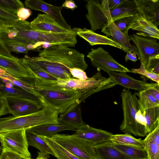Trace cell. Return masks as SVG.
<instances>
[{"label": "cell", "mask_w": 159, "mask_h": 159, "mask_svg": "<svg viewBox=\"0 0 159 159\" xmlns=\"http://www.w3.org/2000/svg\"><path fill=\"white\" fill-rule=\"evenodd\" d=\"M9 113L6 98H0V116Z\"/></svg>", "instance_id": "bcb514c9"}, {"label": "cell", "mask_w": 159, "mask_h": 159, "mask_svg": "<svg viewBox=\"0 0 159 159\" xmlns=\"http://www.w3.org/2000/svg\"><path fill=\"white\" fill-rule=\"evenodd\" d=\"M32 11L29 9L24 7H21L18 11L16 16L20 20H25L31 15Z\"/></svg>", "instance_id": "f6af8a7d"}, {"label": "cell", "mask_w": 159, "mask_h": 159, "mask_svg": "<svg viewBox=\"0 0 159 159\" xmlns=\"http://www.w3.org/2000/svg\"><path fill=\"white\" fill-rule=\"evenodd\" d=\"M0 77L10 82L14 86L35 96L41 101L40 96L34 88V85L11 76L3 70L0 71Z\"/></svg>", "instance_id": "4dcf8cb0"}, {"label": "cell", "mask_w": 159, "mask_h": 159, "mask_svg": "<svg viewBox=\"0 0 159 159\" xmlns=\"http://www.w3.org/2000/svg\"><path fill=\"white\" fill-rule=\"evenodd\" d=\"M148 159H159V126L143 140Z\"/></svg>", "instance_id": "cb8c5ba5"}, {"label": "cell", "mask_w": 159, "mask_h": 159, "mask_svg": "<svg viewBox=\"0 0 159 159\" xmlns=\"http://www.w3.org/2000/svg\"><path fill=\"white\" fill-rule=\"evenodd\" d=\"M38 56L66 67L79 68L84 71L88 66L83 54L64 45H55L44 48L40 51Z\"/></svg>", "instance_id": "8992f818"}, {"label": "cell", "mask_w": 159, "mask_h": 159, "mask_svg": "<svg viewBox=\"0 0 159 159\" xmlns=\"http://www.w3.org/2000/svg\"><path fill=\"white\" fill-rule=\"evenodd\" d=\"M67 68L69 70L71 75L74 78L81 80H88L89 78L87 77L86 72L83 70L77 68Z\"/></svg>", "instance_id": "7bdbcfd3"}, {"label": "cell", "mask_w": 159, "mask_h": 159, "mask_svg": "<svg viewBox=\"0 0 159 159\" xmlns=\"http://www.w3.org/2000/svg\"><path fill=\"white\" fill-rule=\"evenodd\" d=\"M26 135L28 146L35 147L44 155L51 154L54 156L52 151L41 136L37 134L30 129H26Z\"/></svg>", "instance_id": "484cf974"}, {"label": "cell", "mask_w": 159, "mask_h": 159, "mask_svg": "<svg viewBox=\"0 0 159 159\" xmlns=\"http://www.w3.org/2000/svg\"><path fill=\"white\" fill-rule=\"evenodd\" d=\"M108 74L116 85H119L127 89H132L140 92L155 86L157 83H149L145 80H137L124 72L112 71Z\"/></svg>", "instance_id": "9a60e30c"}, {"label": "cell", "mask_w": 159, "mask_h": 159, "mask_svg": "<svg viewBox=\"0 0 159 159\" xmlns=\"http://www.w3.org/2000/svg\"><path fill=\"white\" fill-rule=\"evenodd\" d=\"M134 16L125 17L114 21L118 29L123 33H128L130 26L134 18Z\"/></svg>", "instance_id": "74e56055"}, {"label": "cell", "mask_w": 159, "mask_h": 159, "mask_svg": "<svg viewBox=\"0 0 159 159\" xmlns=\"http://www.w3.org/2000/svg\"><path fill=\"white\" fill-rule=\"evenodd\" d=\"M10 52H13L17 53L28 54L29 50L26 47L16 43L4 42Z\"/></svg>", "instance_id": "b9f144b4"}, {"label": "cell", "mask_w": 159, "mask_h": 159, "mask_svg": "<svg viewBox=\"0 0 159 159\" xmlns=\"http://www.w3.org/2000/svg\"><path fill=\"white\" fill-rule=\"evenodd\" d=\"M131 70L133 73L141 75L142 76H144L150 79L159 84V75L155 74L147 70L143 63H141L140 67L139 68H132Z\"/></svg>", "instance_id": "ab89813d"}, {"label": "cell", "mask_w": 159, "mask_h": 159, "mask_svg": "<svg viewBox=\"0 0 159 159\" xmlns=\"http://www.w3.org/2000/svg\"><path fill=\"white\" fill-rule=\"evenodd\" d=\"M62 7L70 9L72 11L74 10L77 7L74 1L72 0H66L62 4Z\"/></svg>", "instance_id": "f907efd6"}, {"label": "cell", "mask_w": 159, "mask_h": 159, "mask_svg": "<svg viewBox=\"0 0 159 159\" xmlns=\"http://www.w3.org/2000/svg\"><path fill=\"white\" fill-rule=\"evenodd\" d=\"M32 159L31 158H25L22 157H21V158H20L19 159Z\"/></svg>", "instance_id": "9f6ffc18"}, {"label": "cell", "mask_w": 159, "mask_h": 159, "mask_svg": "<svg viewBox=\"0 0 159 159\" xmlns=\"http://www.w3.org/2000/svg\"><path fill=\"white\" fill-rule=\"evenodd\" d=\"M146 120L147 134L159 126V106L145 109L143 112Z\"/></svg>", "instance_id": "83f0119b"}, {"label": "cell", "mask_w": 159, "mask_h": 159, "mask_svg": "<svg viewBox=\"0 0 159 159\" xmlns=\"http://www.w3.org/2000/svg\"><path fill=\"white\" fill-rule=\"evenodd\" d=\"M22 157L21 156L13 152L3 150L0 159H18Z\"/></svg>", "instance_id": "7dc6e473"}, {"label": "cell", "mask_w": 159, "mask_h": 159, "mask_svg": "<svg viewBox=\"0 0 159 159\" xmlns=\"http://www.w3.org/2000/svg\"><path fill=\"white\" fill-rule=\"evenodd\" d=\"M20 20L16 15L12 14L0 7V29L14 26Z\"/></svg>", "instance_id": "d590c367"}, {"label": "cell", "mask_w": 159, "mask_h": 159, "mask_svg": "<svg viewBox=\"0 0 159 159\" xmlns=\"http://www.w3.org/2000/svg\"><path fill=\"white\" fill-rule=\"evenodd\" d=\"M51 63L54 67L55 77L57 79L67 80L73 78L66 67L60 64Z\"/></svg>", "instance_id": "f35d334b"}, {"label": "cell", "mask_w": 159, "mask_h": 159, "mask_svg": "<svg viewBox=\"0 0 159 159\" xmlns=\"http://www.w3.org/2000/svg\"><path fill=\"white\" fill-rule=\"evenodd\" d=\"M97 159H129L116 149L110 140L94 146Z\"/></svg>", "instance_id": "603a6c76"}, {"label": "cell", "mask_w": 159, "mask_h": 159, "mask_svg": "<svg viewBox=\"0 0 159 159\" xmlns=\"http://www.w3.org/2000/svg\"><path fill=\"white\" fill-rule=\"evenodd\" d=\"M87 57L89 59L94 67L107 73L112 71L133 73L131 70L115 60L110 54L102 47L92 48Z\"/></svg>", "instance_id": "8fae6325"}, {"label": "cell", "mask_w": 159, "mask_h": 159, "mask_svg": "<svg viewBox=\"0 0 159 159\" xmlns=\"http://www.w3.org/2000/svg\"><path fill=\"white\" fill-rule=\"evenodd\" d=\"M125 0H102L101 2L109 11L116 8L125 2Z\"/></svg>", "instance_id": "ee69618b"}, {"label": "cell", "mask_w": 159, "mask_h": 159, "mask_svg": "<svg viewBox=\"0 0 159 159\" xmlns=\"http://www.w3.org/2000/svg\"><path fill=\"white\" fill-rule=\"evenodd\" d=\"M0 79H2L0 77Z\"/></svg>", "instance_id": "6f0895ef"}, {"label": "cell", "mask_w": 159, "mask_h": 159, "mask_svg": "<svg viewBox=\"0 0 159 159\" xmlns=\"http://www.w3.org/2000/svg\"><path fill=\"white\" fill-rule=\"evenodd\" d=\"M37 134L51 138L59 132L70 130L76 131L74 128L66 125L60 124L41 125L30 129Z\"/></svg>", "instance_id": "d4e9b609"}, {"label": "cell", "mask_w": 159, "mask_h": 159, "mask_svg": "<svg viewBox=\"0 0 159 159\" xmlns=\"http://www.w3.org/2000/svg\"><path fill=\"white\" fill-rule=\"evenodd\" d=\"M101 31L107 36L111 37L113 40L122 46V50L127 52L129 50L134 53L139 59V56L136 47L130 43V39L128 33H123L121 32L115 25L114 21L111 22L108 25L101 30Z\"/></svg>", "instance_id": "e0dca14e"}, {"label": "cell", "mask_w": 159, "mask_h": 159, "mask_svg": "<svg viewBox=\"0 0 159 159\" xmlns=\"http://www.w3.org/2000/svg\"><path fill=\"white\" fill-rule=\"evenodd\" d=\"M51 138L60 146L80 159H97L91 143L77 138L74 134H57Z\"/></svg>", "instance_id": "9c48e42d"}, {"label": "cell", "mask_w": 159, "mask_h": 159, "mask_svg": "<svg viewBox=\"0 0 159 159\" xmlns=\"http://www.w3.org/2000/svg\"><path fill=\"white\" fill-rule=\"evenodd\" d=\"M145 91L159 101V84H157Z\"/></svg>", "instance_id": "c3c4849f"}, {"label": "cell", "mask_w": 159, "mask_h": 159, "mask_svg": "<svg viewBox=\"0 0 159 159\" xmlns=\"http://www.w3.org/2000/svg\"><path fill=\"white\" fill-rule=\"evenodd\" d=\"M31 26L38 30L54 33H66L71 30L63 28L53 19L46 14H38L30 23Z\"/></svg>", "instance_id": "d6986e66"}, {"label": "cell", "mask_w": 159, "mask_h": 159, "mask_svg": "<svg viewBox=\"0 0 159 159\" xmlns=\"http://www.w3.org/2000/svg\"><path fill=\"white\" fill-rule=\"evenodd\" d=\"M130 28L138 31L136 34L138 35L159 39V30L158 28L138 13L135 15Z\"/></svg>", "instance_id": "44dd1931"}, {"label": "cell", "mask_w": 159, "mask_h": 159, "mask_svg": "<svg viewBox=\"0 0 159 159\" xmlns=\"http://www.w3.org/2000/svg\"><path fill=\"white\" fill-rule=\"evenodd\" d=\"M34 88L45 105L57 110L59 114L65 112L75 104H80V96L75 90L54 87Z\"/></svg>", "instance_id": "5b68a950"}, {"label": "cell", "mask_w": 159, "mask_h": 159, "mask_svg": "<svg viewBox=\"0 0 159 159\" xmlns=\"http://www.w3.org/2000/svg\"><path fill=\"white\" fill-rule=\"evenodd\" d=\"M135 119L136 121L138 123L144 126L146 129V120L143 113L140 110H138L136 112Z\"/></svg>", "instance_id": "681fc988"}, {"label": "cell", "mask_w": 159, "mask_h": 159, "mask_svg": "<svg viewBox=\"0 0 159 159\" xmlns=\"http://www.w3.org/2000/svg\"><path fill=\"white\" fill-rule=\"evenodd\" d=\"M59 114L56 109L45 105L40 111L29 115L0 118V133L44 125L58 124Z\"/></svg>", "instance_id": "277c9868"}, {"label": "cell", "mask_w": 159, "mask_h": 159, "mask_svg": "<svg viewBox=\"0 0 159 159\" xmlns=\"http://www.w3.org/2000/svg\"><path fill=\"white\" fill-rule=\"evenodd\" d=\"M48 155H44L40 152H38V155L35 159H48Z\"/></svg>", "instance_id": "f5cc1de1"}, {"label": "cell", "mask_w": 159, "mask_h": 159, "mask_svg": "<svg viewBox=\"0 0 159 159\" xmlns=\"http://www.w3.org/2000/svg\"><path fill=\"white\" fill-rule=\"evenodd\" d=\"M0 68L11 76L34 85L35 77L11 53L5 43L0 42Z\"/></svg>", "instance_id": "ba28073f"}, {"label": "cell", "mask_w": 159, "mask_h": 159, "mask_svg": "<svg viewBox=\"0 0 159 159\" xmlns=\"http://www.w3.org/2000/svg\"><path fill=\"white\" fill-rule=\"evenodd\" d=\"M17 31L12 39L4 42L13 43L26 47L29 50H38L42 45L44 48L51 46L62 44L74 47L77 42L75 28L66 33H54L40 31L33 28L30 22L19 20L14 25Z\"/></svg>", "instance_id": "6da1fadb"}, {"label": "cell", "mask_w": 159, "mask_h": 159, "mask_svg": "<svg viewBox=\"0 0 159 159\" xmlns=\"http://www.w3.org/2000/svg\"><path fill=\"white\" fill-rule=\"evenodd\" d=\"M25 4L26 7L44 12L65 29L69 30L72 29L61 14V11L62 8L61 6H56L42 0H27L25 1Z\"/></svg>", "instance_id": "5bb4252c"}, {"label": "cell", "mask_w": 159, "mask_h": 159, "mask_svg": "<svg viewBox=\"0 0 159 159\" xmlns=\"http://www.w3.org/2000/svg\"><path fill=\"white\" fill-rule=\"evenodd\" d=\"M77 35L88 42L91 46L105 45L111 46L119 49L123 48L119 44L110 38L98 34L86 28L75 27Z\"/></svg>", "instance_id": "ffe728a7"}, {"label": "cell", "mask_w": 159, "mask_h": 159, "mask_svg": "<svg viewBox=\"0 0 159 159\" xmlns=\"http://www.w3.org/2000/svg\"><path fill=\"white\" fill-rule=\"evenodd\" d=\"M120 96L123 118L120 127V130L135 136H146L148 134L145 127L138 123L135 119L136 112L139 108L138 98L135 93L132 94L129 89H124Z\"/></svg>", "instance_id": "52a82bcc"}, {"label": "cell", "mask_w": 159, "mask_h": 159, "mask_svg": "<svg viewBox=\"0 0 159 159\" xmlns=\"http://www.w3.org/2000/svg\"><path fill=\"white\" fill-rule=\"evenodd\" d=\"M23 58L25 60L30 62L43 71L56 78L55 68L50 62L39 56L30 57L26 55Z\"/></svg>", "instance_id": "836d02e7"}, {"label": "cell", "mask_w": 159, "mask_h": 159, "mask_svg": "<svg viewBox=\"0 0 159 159\" xmlns=\"http://www.w3.org/2000/svg\"><path fill=\"white\" fill-rule=\"evenodd\" d=\"M41 136L52 151L54 156L57 159H80L60 146L51 138Z\"/></svg>", "instance_id": "f1b7e54d"}, {"label": "cell", "mask_w": 159, "mask_h": 159, "mask_svg": "<svg viewBox=\"0 0 159 159\" xmlns=\"http://www.w3.org/2000/svg\"><path fill=\"white\" fill-rule=\"evenodd\" d=\"M9 113L18 117L31 114L42 109L45 105L38 99L7 96Z\"/></svg>", "instance_id": "7c38bea8"}, {"label": "cell", "mask_w": 159, "mask_h": 159, "mask_svg": "<svg viewBox=\"0 0 159 159\" xmlns=\"http://www.w3.org/2000/svg\"><path fill=\"white\" fill-rule=\"evenodd\" d=\"M20 62L25 68L30 71L35 78H40L48 80L56 81L57 79L43 71L30 62L23 58L18 59Z\"/></svg>", "instance_id": "e575fe53"}, {"label": "cell", "mask_w": 159, "mask_h": 159, "mask_svg": "<svg viewBox=\"0 0 159 159\" xmlns=\"http://www.w3.org/2000/svg\"><path fill=\"white\" fill-rule=\"evenodd\" d=\"M145 67L148 71L159 75V55L150 59Z\"/></svg>", "instance_id": "60d3db41"}, {"label": "cell", "mask_w": 159, "mask_h": 159, "mask_svg": "<svg viewBox=\"0 0 159 159\" xmlns=\"http://www.w3.org/2000/svg\"><path fill=\"white\" fill-rule=\"evenodd\" d=\"M110 140L114 144L128 146L145 149L143 140L136 139L130 134H113L111 137Z\"/></svg>", "instance_id": "4316f807"}, {"label": "cell", "mask_w": 159, "mask_h": 159, "mask_svg": "<svg viewBox=\"0 0 159 159\" xmlns=\"http://www.w3.org/2000/svg\"><path fill=\"white\" fill-rule=\"evenodd\" d=\"M138 13L157 27L159 25V0H134Z\"/></svg>", "instance_id": "ac0fdd59"}, {"label": "cell", "mask_w": 159, "mask_h": 159, "mask_svg": "<svg viewBox=\"0 0 159 159\" xmlns=\"http://www.w3.org/2000/svg\"><path fill=\"white\" fill-rule=\"evenodd\" d=\"M135 93L138 97L139 110L142 113L146 109L159 106V101L145 91Z\"/></svg>", "instance_id": "1f68e13d"}, {"label": "cell", "mask_w": 159, "mask_h": 159, "mask_svg": "<svg viewBox=\"0 0 159 159\" xmlns=\"http://www.w3.org/2000/svg\"><path fill=\"white\" fill-rule=\"evenodd\" d=\"M7 80L3 79H0V84H5L6 82H7Z\"/></svg>", "instance_id": "db71d44e"}, {"label": "cell", "mask_w": 159, "mask_h": 159, "mask_svg": "<svg viewBox=\"0 0 159 159\" xmlns=\"http://www.w3.org/2000/svg\"><path fill=\"white\" fill-rule=\"evenodd\" d=\"M0 142L3 150L13 152L24 158H31L25 129L0 133Z\"/></svg>", "instance_id": "30bf717a"}, {"label": "cell", "mask_w": 159, "mask_h": 159, "mask_svg": "<svg viewBox=\"0 0 159 159\" xmlns=\"http://www.w3.org/2000/svg\"><path fill=\"white\" fill-rule=\"evenodd\" d=\"M59 123L78 130L86 124L82 120L80 104H75L65 112L61 114L58 118Z\"/></svg>", "instance_id": "7402d4cb"}, {"label": "cell", "mask_w": 159, "mask_h": 159, "mask_svg": "<svg viewBox=\"0 0 159 159\" xmlns=\"http://www.w3.org/2000/svg\"><path fill=\"white\" fill-rule=\"evenodd\" d=\"M5 84H0V92L4 97L14 96L39 100L37 97L17 86L10 87Z\"/></svg>", "instance_id": "d6a6232c"}, {"label": "cell", "mask_w": 159, "mask_h": 159, "mask_svg": "<svg viewBox=\"0 0 159 159\" xmlns=\"http://www.w3.org/2000/svg\"><path fill=\"white\" fill-rule=\"evenodd\" d=\"M129 37L136 45L139 53V60L144 66L150 59L159 55V43L157 39L136 34L130 35Z\"/></svg>", "instance_id": "4fadbf2b"}, {"label": "cell", "mask_w": 159, "mask_h": 159, "mask_svg": "<svg viewBox=\"0 0 159 159\" xmlns=\"http://www.w3.org/2000/svg\"><path fill=\"white\" fill-rule=\"evenodd\" d=\"M125 59L126 62L128 60H131L136 62L138 60V58L136 54L133 53L130 50L127 52V54L125 57Z\"/></svg>", "instance_id": "816d5d0a"}, {"label": "cell", "mask_w": 159, "mask_h": 159, "mask_svg": "<svg viewBox=\"0 0 159 159\" xmlns=\"http://www.w3.org/2000/svg\"><path fill=\"white\" fill-rule=\"evenodd\" d=\"M34 84L39 87H54L76 91L80 95V103L91 95L116 85L109 77L107 78L103 76L99 71L85 80L74 78L67 80L57 79L56 81L38 78Z\"/></svg>", "instance_id": "7a4b0ae2"}, {"label": "cell", "mask_w": 159, "mask_h": 159, "mask_svg": "<svg viewBox=\"0 0 159 159\" xmlns=\"http://www.w3.org/2000/svg\"><path fill=\"white\" fill-rule=\"evenodd\" d=\"M75 131L73 134L75 136L91 143L94 146L110 141L113 135L111 133L91 127L86 124Z\"/></svg>", "instance_id": "2e32d148"}, {"label": "cell", "mask_w": 159, "mask_h": 159, "mask_svg": "<svg viewBox=\"0 0 159 159\" xmlns=\"http://www.w3.org/2000/svg\"><path fill=\"white\" fill-rule=\"evenodd\" d=\"M86 7L87 13L85 16L90 26L91 30H101L111 21L126 16H134L138 13L133 0H125L120 6L109 11L101 0H87Z\"/></svg>", "instance_id": "3957f363"}, {"label": "cell", "mask_w": 159, "mask_h": 159, "mask_svg": "<svg viewBox=\"0 0 159 159\" xmlns=\"http://www.w3.org/2000/svg\"><path fill=\"white\" fill-rule=\"evenodd\" d=\"M0 7L16 15L18 10L21 7H24V5L19 0H0Z\"/></svg>", "instance_id": "8d00e7d4"}, {"label": "cell", "mask_w": 159, "mask_h": 159, "mask_svg": "<svg viewBox=\"0 0 159 159\" xmlns=\"http://www.w3.org/2000/svg\"><path fill=\"white\" fill-rule=\"evenodd\" d=\"M113 144L116 149L126 155L129 159H148L145 149L128 146Z\"/></svg>", "instance_id": "f546056e"}, {"label": "cell", "mask_w": 159, "mask_h": 159, "mask_svg": "<svg viewBox=\"0 0 159 159\" xmlns=\"http://www.w3.org/2000/svg\"><path fill=\"white\" fill-rule=\"evenodd\" d=\"M3 151V149L1 146H0V157Z\"/></svg>", "instance_id": "11a10c76"}]
</instances>
